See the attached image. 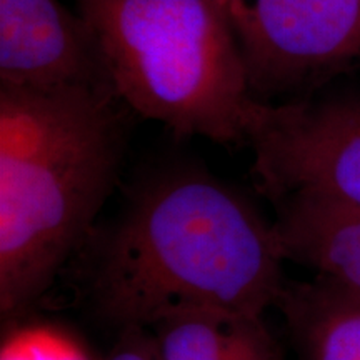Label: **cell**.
<instances>
[{"label":"cell","mask_w":360,"mask_h":360,"mask_svg":"<svg viewBox=\"0 0 360 360\" xmlns=\"http://www.w3.org/2000/svg\"><path fill=\"white\" fill-rule=\"evenodd\" d=\"M276 227L210 174L180 167L147 182L96 252L89 297L120 332L180 310L264 317L287 282Z\"/></svg>","instance_id":"obj_1"},{"label":"cell","mask_w":360,"mask_h":360,"mask_svg":"<svg viewBox=\"0 0 360 360\" xmlns=\"http://www.w3.org/2000/svg\"><path fill=\"white\" fill-rule=\"evenodd\" d=\"M107 90L0 85V312L24 315L87 238L125 150Z\"/></svg>","instance_id":"obj_2"},{"label":"cell","mask_w":360,"mask_h":360,"mask_svg":"<svg viewBox=\"0 0 360 360\" xmlns=\"http://www.w3.org/2000/svg\"><path fill=\"white\" fill-rule=\"evenodd\" d=\"M119 101L177 137L247 143L259 101L214 0H77Z\"/></svg>","instance_id":"obj_3"},{"label":"cell","mask_w":360,"mask_h":360,"mask_svg":"<svg viewBox=\"0 0 360 360\" xmlns=\"http://www.w3.org/2000/svg\"><path fill=\"white\" fill-rule=\"evenodd\" d=\"M254 177L272 202L310 197L360 210V101L259 102L249 130Z\"/></svg>","instance_id":"obj_4"},{"label":"cell","mask_w":360,"mask_h":360,"mask_svg":"<svg viewBox=\"0 0 360 360\" xmlns=\"http://www.w3.org/2000/svg\"><path fill=\"white\" fill-rule=\"evenodd\" d=\"M227 13L259 102L360 58V0H231Z\"/></svg>","instance_id":"obj_5"},{"label":"cell","mask_w":360,"mask_h":360,"mask_svg":"<svg viewBox=\"0 0 360 360\" xmlns=\"http://www.w3.org/2000/svg\"><path fill=\"white\" fill-rule=\"evenodd\" d=\"M0 85L115 94L92 25L57 0H0Z\"/></svg>","instance_id":"obj_6"},{"label":"cell","mask_w":360,"mask_h":360,"mask_svg":"<svg viewBox=\"0 0 360 360\" xmlns=\"http://www.w3.org/2000/svg\"><path fill=\"white\" fill-rule=\"evenodd\" d=\"M274 204L283 259L360 295V210L310 197Z\"/></svg>","instance_id":"obj_7"},{"label":"cell","mask_w":360,"mask_h":360,"mask_svg":"<svg viewBox=\"0 0 360 360\" xmlns=\"http://www.w3.org/2000/svg\"><path fill=\"white\" fill-rule=\"evenodd\" d=\"M160 360H283L264 317L191 309L150 327Z\"/></svg>","instance_id":"obj_8"},{"label":"cell","mask_w":360,"mask_h":360,"mask_svg":"<svg viewBox=\"0 0 360 360\" xmlns=\"http://www.w3.org/2000/svg\"><path fill=\"white\" fill-rule=\"evenodd\" d=\"M277 307L299 360H360V295L326 278L287 283Z\"/></svg>","instance_id":"obj_9"},{"label":"cell","mask_w":360,"mask_h":360,"mask_svg":"<svg viewBox=\"0 0 360 360\" xmlns=\"http://www.w3.org/2000/svg\"><path fill=\"white\" fill-rule=\"evenodd\" d=\"M0 360H94L70 334L52 326H24L6 337Z\"/></svg>","instance_id":"obj_10"},{"label":"cell","mask_w":360,"mask_h":360,"mask_svg":"<svg viewBox=\"0 0 360 360\" xmlns=\"http://www.w3.org/2000/svg\"><path fill=\"white\" fill-rule=\"evenodd\" d=\"M146 330L147 328H130L120 332L122 340L109 360H160L154 337L148 339Z\"/></svg>","instance_id":"obj_11"},{"label":"cell","mask_w":360,"mask_h":360,"mask_svg":"<svg viewBox=\"0 0 360 360\" xmlns=\"http://www.w3.org/2000/svg\"><path fill=\"white\" fill-rule=\"evenodd\" d=\"M214 2L217 4L219 7H222L225 13L229 12V4H231V0H214ZM227 15H229V13H227Z\"/></svg>","instance_id":"obj_12"}]
</instances>
